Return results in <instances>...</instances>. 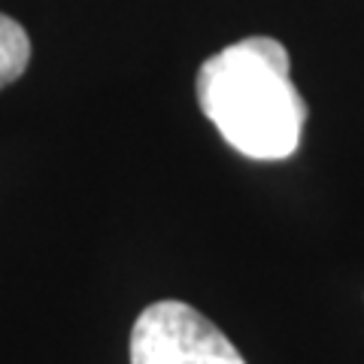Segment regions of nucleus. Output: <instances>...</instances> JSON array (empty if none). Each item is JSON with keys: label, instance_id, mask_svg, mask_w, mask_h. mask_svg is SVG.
Segmentation results:
<instances>
[{"label": "nucleus", "instance_id": "3", "mask_svg": "<svg viewBox=\"0 0 364 364\" xmlns=\"http://www.w3.org/2000/svg\"><path fill=\"white\" fill-rule=\"evenodd\" d=\"M31 61V40L28 31L16 18L0 13V88L13 85L25 73Z\"/></svg>", "mask_w": 364, "mask_h": 364}, {"label": "nucleus", "instance_id": "2", "mask_svg": "<svg viewBox=\"0 0 364 364\" xmlns=\"http://www.w3.org/2000/svg\"><path fill=\"white\" fill-rule=\"evenodd\" d=\"M131 364H246L237 346L195 306L155 301L131 328Z\"/></svg>", "mask_w": 364, "mask_h": 364}, {"label": "nucleus", "instance_id": "1", "mask_svg": "<svg viewBox=\"0 0 364 364\" xmlns=\"http://www.w3.org/2000/svg\"><path fill=\"white\" fill-rule=\"evenodd\" d=\"M195 95L225 143L252 161H282L301 146L306 104L291 58L273 37H246L200 64Z\"/></svg>", "mask_w": 364, "mask_h": 364}]
</instances>
